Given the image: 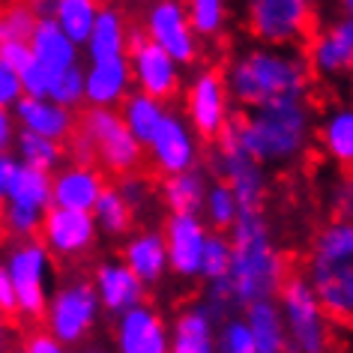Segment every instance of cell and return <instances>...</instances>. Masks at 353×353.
<instances>
[{"label":"cell","instance_id":"cell-1","mask_svg":"<svg viewBox=\"0 0 353 353\" xmlns=\"http://www.w3.org/2000/svg\"><path fill=\"white\" fill-rule=\"evenodd\" d=\"M228 96L243 111L261 105L305 99L312 93V72L303 48L279 46H245L234 51L222 69Z\"/></svg>","mask_w":353,"mask_h":353},{"label":"cell","instance_id":"cell-2","mask_svg":"<svg viewBox=\"0 0 353 353\" xmlns=\"http://www.w3.org/2000/svg\"><path fill=\"white\" fill-rule=\"evenodd\" d=\"M231 240V270H228V288H231L234 308L243 312L254 303L276 299L288 270V254L276 243L272 225L263 210H240L234 228L228 231Z\"/></svg>","mask_w":353,"mask_h":353},{"label":"cell","instance_id":"cell-3","mask_svg":"<svg viewBox=\"0 0 353 353\" xmlns=\"http://www.w3.org/2000/svg\"><path fill=\"white\" fill-rule=\"evenodd\" d=\"M317 108L308 99H285L261 105L234 120L243 147L263 168H288L308 156L314 144Z\"/></svg>","mask_w":353,"mask_h":353},{"label":"cell","instance_id":"cell-4","mask_svg":"<svg viewBox=\"0 0 353 353\" xmlns=\"http://www.w3.org/2000/svg\"><path fill=\"white\" fill-rule=\"evenodd\" d=\"M303 279L332 323H347L353 299V222L330 219L317 228L305 252Z\"/></svg>","mask_w":353,"mask_h":353},{"label":"cell","instance_id":"cell-5","mask_svg":"<svg viewBox=\"0 0 353 353\" xmlns=\"http://www.w3.org/2000/svg\"><path fill=\"white\" fill-rule=\"evenodd\" d=\"M240 15L258 46L303 48L317 24V0H240Z\"/></svg>","mask_w":353,"mask_h":353},{"label":"cell","instance_id":"cell-6","mask_svg":"<svg viewBox=\"0 0 353 353\" xmlns=\"http://www.w3.org/2000/svg\"><path fill=\"white\" fill-rule=\"evenodd\" d=\"M276 305L281 312V321H285L290 353H332V317L323 312L321 299L314 296L303 272L285 279V285L276 296Z\"/></svg>","mask_w":353,"mask_h":353},{"label":"cell","instance_id":"cell-7","mask_svg":"<svg viewBox=\"0 0 353 353\" xmlns=\"http://www.w3.org/2000/svg\"><path fill=\"white\" fill-rule=\"evenodd\" d=\"M102 321V308L96 299L90 279L69 276L51 288V296L42 312V330L63 344V347H84Z\"/></svg>","mask_w":353,"mask_h":353},{"label":"cell","instance_id":"cell-8","mask_svg":"<svg viewBox=\"0 0 353 353\" xmlns=\"http://www.w3.org/2000/svg\"><path fill=\"white\" fill-rule=\"evenodd\" d=\"M207 165L213 171V180H222L231 186L236 201H240V210H263V201L270 195V168H263L243 147V141L234 129V120L210 144Z\"/></svg>","mask_w":353,"mask_h":353},{"label":"cell","instance_id":"cell-9","mask_svg":"<svg viewBox=\"0 0 353 353\" xmlns=\"http://www.w3.org/2000/svg\"><path fill=\"white\" fill-rule=\"evenodd\" d=\"M78 132L93 150V162L102 174H135L144 165V147L132 138L120 111L111 108H84L78 114Z\"/></svg>","mask_w":353,"mask_h":353},{"label":"cell","instance_id":"cell-10","mask_svg":"<svg viewBox=\"0 0 353 353\" xmlns=\"http://www.w3.org/2000/svg\"><path fill=\"white\" fill-rule=\"evenodd\" d=\"M3 270L15 290V317L21 321H42L46 303L54 281V258L39 240H19L10 245Z\"/></svg>","mask_w":353,"mask_h":353},{"label":"cell","instance_id":"cell-11","mask_svg":"<svg viewBox=\"0 0 353 353\" xmlns=\"http://www.w3.org/2000/svg\"><path fill=\"white\" fill-rule=\"evenodd\" d=\"M48 210H51V176L19 165V171L12 176V186L6 192V201L0 204V231L12 243L37 240L39 225Z\"/></svg>","mask_w":353,"mask_h":353},{"label":"cell","instance_id":"cell-12","mask_svg":"<svg viewBox=\"0 0 353 353\" xmlns=\"http://www.w3.org/2000/svg\"><path fill=\"white\" fill-rule=\"evenodd\" d=\"M231 96H228L222 69H198L195 75L189 78L186 90H183V117L192 126V132L201 141H213L228 129V123L234 120L231 114Z\"/></svg>","mask_w":353,"mask_h":353},{"label":"cell","instance_id":"cell-13","mask_svg":"<svg viewBox=\"0 0 353 353\" xmlns=\"http://www.w3.org/2000/svg\"><path fill=\"white\" fill-rule=\"evenodd\" d=\"M141 33L165 51L176 66H195L201 57V39L195 37L183 0H150L141 21Z\"/></svg>","mask_w":353,"mask_h":353},{"label":"cell","instance_id":"cell-14","mask_svg":"<svg viewBox=\"0 0 353 353\" xmlns=\"http://www.w3.org/2000/svg\"><path fill=\"white\" fill-rule=\"evenodd\" d=\"M129 72L135 93H144L150 99L171 102L176 93H183V66H176L159 46H153L141 28L129 30Z\"/></svg>","mask_w":353,"mask_h":353},{"label":"cell","instance_id":"cell-15","mask_svg":"<svg viewBox=\"0 0 353 353\" xmlns=\"http://www.w3.org/2000/svg\"><path fill=\"white\" fill-rule=\"evenodd\" d=\"M201 156H204L201 138L192 132V126L180 111L168 108L153 141L144 147V159H150L156 174L174 176V174L192 171V168H201Z\"/></svg>","mask_w":353,"mask_h":353},{"label":"cell","instance_id":"cell-16","mask_svg":"<svg viewBox=\"0 0 353 353\" xmlns=\"http://www.w3.org/2000/svg\"><path fill=\"white\" fill-rule=\"evenodd\" d=\"M37 240L46 245L51 258L69 263V261L87 258V254L96 249V243H99V228H96L90 213L51 207L39 225Z\"/></svg>","mask_w":353,"mask_h":353},{"label":"cell","instance_id":"cell-17","mask_svg":"<svg viewBox=\"0 0 353 353\" xmlns=\"http://www.w3.org/2000/svg\"><path fill=\"white\" fill-rule=\"evenodd\" d=\"M305 60L312 78L347 81L353 72V19L339 15L326 28L314 30L305 42Z\"/></svg>","mask_w":353,"mask_h":353},{"label":"cell","instance_id":"cell-18","mask_svg":"<svg viewBox=\"0 0 353 353\" xmlns=\"http://www.w3.org/2000/svg\"><path fill=\"white\" fill-rule=\"evenodd\" d=\"M111 353H171V321L150 303L129 308L114 317Z\"/></svg>","mask_w":353,"mask_h":353},{"label":"cell","instance_id":"cell-19","mask_svg":"<svg viewBox=\"0 0 353 353\" xmlns=\"http://www.w3.org/2000/svg\"><path fill=\"white\" fill-rule=\"evenodd\" d=\"M159 231L165 236L168 272L183 281L201 279V258H204V245L210 236L204 219L195 213H168Z\"/></svg>","mask_w":353,"mask_h":353},{"label":"cell","instance_id":"cell-20","mask_svg":"<svg viewBox=\"0 0 353 353\" xmlns=\"http://www.w3.org/2000/svg\"><path fill=\"white\" fill-rule=\"evenodd\" d=\"M90 285L96 290L102 314L120 317V314H126L129 308L147 303V288L132 276V270L120 258H108V261L96 263Z\"/></svg>","mask_w":353,"mask_h":353},{"label":"cell","instance_id":"cell-21","mask_svg":"<svg viewBox=\"0 0 353 353\" xmlns=\"http://www.w3.org/2000/svg\"><path fill=\"white\" fill-rule=\"evenodd\" d=\"M105 174L96 165H75L66 162L60 171L51 174V207L93 213L96 201L105 192Z\"/></svg>","mask_w":353,"mask_h":353},{"label":"cell","instance_id":"cell-22","mask_svg":"<svg viewBox=\"0 0 353 353\" xmlns=\"http://www.w3.org/2000/svg\"><path fill=\"white\" fill-rule=\"evenodd\" d=\"M132 72L129 57H111V60H93L84 63V105L87 108H111L117 111L129 99Z\"/></svg>","mask_w":353,"mask_h":353},{"label":"cell","instance_id":"cell-23","mask_svg":"<svg viewBox=\"0 0 353 353\" xmlns=\"http://www.w3.org/2000/svg\"><path fill=\"white\" fill-rule=\"evenodd\" d=\"M12 117L19 132H30L57 144H66L78 129V111H69L51 99H37V96H21L12 108Z\"/></svg>","mask_w":353,"mask_h":353},{"label":"cell","instance_id":"cell-24","mask_svg":"<svg viewBox=\"0 0 353 353\" xmlns=\"http://www.w3.org/2000/svg\"><path fill=\"white\" fill-rule=\"evenodd\" d=\"M314 144L321 147L326 162H332L344 174H353V105L350 102H335L330 108H323V114H317Z\"/></svg>","mask_w":353,"mask_h":353},{"label":"cell","instance_id":"cell-25","mask_svg":"<svg viewBox=\"0 0 353 353\" xmlns=\"http://www.w3.org/2000/svg\"><path fill=\"white\" fill-rule=\"evenodd\" d=\"M120 261L126 263L144 288L162 285V281L171 276L168 272V252H165V236L159 228H141V231H132L126 240H123V252Z\"/></svg>","mask_w":353,"mask_h":353},{"label":"cell","instance_id":"cell-26","mask_svg":"<svg viewBox=\"0 0 353 353\" xmlns=\"http://www.w3.org/2000/svg\"><path fill=\"white\" fill-rule=\"evenodd\" d=\"M219 321L204 299L183 305L171 321V353H216Z\"/></svg>","mask_w":353,"mask_h":353},{"label":"cell","instance_id":"cell-27","mask_svg":"<svg viewBox=\"0 0 353 353\" xmlns=\"http://www.w3.org/2000/svg\"><path fill=\"white\" fill-rule=\"evenodd\" d=\"M28 46H30L33 63H37L51 81H54L57 75L69 72V69L81 66V48H78L72 39H66L63 30L42 12H39V21H37V28H33V37Z\"/></svg>","mask_w":353,"mask_h":353},{"label":"cell","instance_id":"cell-28","mask_svg":"<svg viewBox=\"0 0 353 353\" xmlns=\"http://www.w3.org/2000/svg\"><path fill=\"white\" fill-rule=\"evenodd\" d=\"M129 21L117 6H102L96 15V24L90 30V37L81 46V54L87 57V63L93 60H111V57H126L129 48Z\"/></svg>","mask_w":353,"mask_h":353},{"label":"cell","instance_id":"cell-29","mask_svg":"<svg viewBox=\"0 0 353 353\" xmlns=\"http://www.w3.org/2000/svg\"><path fill=\"white\" fill-rule=\"evenodd\" d=\"M210 186V174L204 168H192V171L162 176V186H159V198L168 213H195L201 216L204 207V195Z\"/></svg>","mask_w":353,"mask_h":353},{"label":"cell","instance_id":"cell-30","mask_svg":"<svg viewBox=\"0 0 353 353\" xmlns=\"http://www.w3.org/2000/svg\"><path fill=\"white\" fill-rule=\"evenodd\" d=\"M243 317H245V323H249L254 353H290L285 321H281L276 299H267V303H254L249 308H243Z\"/></svg>","mask_w":353,"mask_h":353},{"label":"cell","instance_id":"cell-31","mask_svg":"<svg viewBox=\"0 0 353 353\" xmlns=\"http://www.w3.org/2000/svg\"><path fill=\"white\" fill-rule=\"evenodd\" d=\"M99 10H102V0H48L42 15H48L63 30V37L72 39L81 48L87 37H90Z\"/></svg>","mask_w":353,"mask_h":353},{"label":"cell","instance_id":"cell-32","mask_svg":"<svg viewBox=\"0 0 353 353\" xmlns=\"http://www.w3.org/2000/svg\"><path fill=\"white\" fill-rule=\"evenodd\" d=\"M117 111H120V120L126 123V129L132 132V138H135L141 147H147L150 141H153V135H156L159 123L165 120L168 105L159 102V99H150V96H144V93L132 90L129 99L123 102Z\"/></svg>","mask_w":353,"mask_h":353},{"label":"cell","instance_id":"cell-33","mask_svg":"<svg viewBox=\"0 0 353 353\" xmlns=\"http://www.w3.org/2000/svg\"><path fill=\"white\" fill-rule=\"evenodd\" d=\"M12 156L19 165L33 168V171L51 176L66 165V144L30 135V132H19V138H15V144H12Z\"/></svg>","mask_w":353,"mask_h":353},{"label":"cell","instance_id":"cell-34","mask_svg":"<svg viewBox=\"0 0 353 353\" xmlns=\"http://www.w3.org/2000/svg\"><path fill=\"white\" fill-rule=\"evenodd\" d=\"M90 216L99 228V236H111V240H126L135 228V213L126 207V201L117 195L114 186H105Z\"/></svg>","mask_w":353,"mask_h":353},{"label":"cell","instance_id":"cell-35","mask_svg":"<svg viewBox=\"0 0 353 353\" xmlns=\"http://www.w3.org/2000/svg\"><path fill=\"white\" fill-rule=\"evenodd\" d=\"M240 216V201L231 192V186L222 180H210L207 195H204V207H201V219L210 231L216 234H228Z\"/></svg>","mask_w":353,"mask_h":353},{"label":"cell","instance_id":"cell-36","mask_svg":"<svg viewBox=\"0 0 353 353\" xmlns=\"http://www.w3.org/2000/svg\"><path fill=\"white\" fill-rule=\"evenodd\" d=\"M183 6L201 42L219 39L231 24V0H183Z\"/></svg>","mask_w":353,"mask_h":353},{"label":"cell","instance_id":"cell-37","mask_svg":"<svg viewBox=\"0 0 353 353\" xmlns=\"http://www.w3.org/2000/svg\"><path fill=\"white\" fill-rule=\"evenodd\" d=\"M37 21H39V10H33L28 3L10 0V3L0 6V33H3V39L30 42Z\"/></svg>","mask_w":353,"mask_h":353},{"label":"cell","instance_id":"cell-38","mask_svg":"<svg viewBox=\"0 0 353 353\" xmlns=\"http://www.w3.org/2000/svg\"><path fill=\"white\" fill-rule=\"evenodd\" d=\"M216 353H254L249 323L240 312L228 314L216 326Z\"/></svg>","mask_w":353,"mask_h":353},{"label":"cell","instance_id":"cell-39","mask_svg":"<svg viewBox=\"0 0 353 353\" xmlns=\"http://www.w3.org/2000/svg\"><path fill=\"white\" fill-rule=\"evenodd\" d=\"M228 270H231V240H228V234L210 231L207 245H204V258H201V281H204V285L219 281L228 276Z\"/></svg>","mask_w":353,"mask_h":353},{"label":"cell","instance_id":"cell-40","mask_svg":"<svg viewBox=\"0 0 353 353\" xmlns=\"http://www.w3.org/2000/svg\"><path fill=\"white\" fill-rule=\"evenodd\" d=\"M48 99L63 105L69 111H78L84 105V63L69 69V72L57 75L54 81L48 87Z\"/></svg>","mask_w":353,"mask_h":353},{"label":"cell","instance_id":"cell-41","mask_svg":"<svg viewBox=\"0 0 353 353\" xmlns=\"http://www.w3.org/2000/svg\"><path fill=\"white\" fill-rule=\"evenodd\" d=\"M114 189H117V195L126 201V207L132 210V213H144V210L150 207V201H153V183H150V176L147 174H141V171H135V174H123V176H117V183H111Z\"/></svg>","mask_w":353,"mask_h":353},{"label":"cell","instance_id":"cell-42","mask_svg":"<svg viewBox=\"0 0 353 353\" xmlns=\"http://www.w3.org/2000/svg\"><path fill=\"white\" fill-rule=\"evenodd\" d=\"M326 204L332 210V219L353 222V174H344L326 192Z\"/></svg>","mask_w":353,"mask_h":353},{"label":"cell","instance_id":"cell-43","mask_svg":"<svg viewBox=\"0 0 353 353\" xmlns=\"http://www.w3.org/2000/svg\"><path fill=\"white\" fill-rule=\"evenodd\" d=\"M10 353H72L69 347H63L54 335H48L46 330H30L28 335L21 339V344Z\"/></svg>","mask_w":353,"mask_h":353},{"label":"cell","instance_id":"cell-44","mask_svg":"<svg viewBox=\"0 0 353 353\" xmlns=\"http://www.w3.org/2000/svg\"><path fill=\"white\" fill-rule=\"evenodd\" d=\"M30 46L28 42H15V39H3V46H0V63L10 66L12 72H24V69L30 66Z\"/></svg>","mask_w":353,"mask_h":353},{"label":"cell","instance_id":"cell-45","mask_svg":"<svg viewBox=\"0 0 353 353\" xmlns=\"http://www.w3.org/2000/svg\"><path fill=\"white\" fill-rule=\"evenodd\" d=\"M21 96H24V90H21L19 72H12L10 66L0 63V108H3V111H12L15 105H19Z\"/></svg>","mask_w":353,"mask_h":353},{"label":"cell","instance_id":"cell-46","mask_svg":"<svg viewBox=\"0 0 353 353\" xmlns=\"http://www.w3.org/2000/svg\"><path fill=\"white\" fill-rule=\"evenodd\" d=\"M0 317L3 321L15 317V290H12V281L6 276L3 263H0Z\"/></svg>","mask_w":353,"mask_h":353},{"label":"cell","instance_id":"cell-47","mask_svg":"<svg viewBox=\"0 0 353 353\" xmlns=\"http://www.w3.org/2000/svg\"><path fill=\"white\" fill-rule=\"evenodd\" d=\"M15 138H19V126H15L12 111L0 108V153H12Z\"/></svg>","mask_w":353,"mask_h":353},{"label":"cell","instance_id":"cell-48","mask_svg":"<svg viewBox=\"0 0 353 353\" xmlns=\"http://www.w3.org/2000/svg\"><path fill=\"white\" fill-rule=\"evenodd\" d=\"M19 171V162H15L12 153H0V204L6 201V192L12 186V176Z\"/></svg>","mask_w":353,"mask_h":353},{"label":"cell","instance_id":"cell-49","mask_svg":"<svg viewBox=\"0 0 353 353\" xmlns=\"http://www.w3.org/2000/svg\"><path fill=\"white\" fill-rule=\"evenodd\" d=\"M0 353H10V321L0 317Z\"/></svg>","mask_w":353,"mask_h":353},{"label":"cell","instance_id":"cell-50","mask_svg":"<svg viewBox=\"0 0 353 353\" xmlns=\"http://www.w3.org/2000/svg\"><path fill=\"white\" fill-rule=\"evenodd\" d=\"M335 6H339V15H350L353 19V0H335Z\"/></svg>","mask_w":353,"mask_h":353},{"label":"cell","instance_id":"cell-51","mask_svg":"<svg viewBox=\"0 0 353 353\" xmlns=\"http://www.w3.org/2000/svg\"><path fill=\"white\" fill-rule=\"evenodd\" d=\"M78 353H111V347H102V344H84Z\"/></svg>","mask_w":353,"mask_h":353},{"label":"cell","instance_id":"cell-52","mask_svg":"<svg viewBox=\"0 0 353 353\" xmlns=\"http://www.w3.org/2000/svg\"><path fill=\"white\" fill-rule=\"evenodd\" d=\"M19 3H28V6H33V10H46V6H48V0H19Z\"/></svg>","mask_w":353,"mask_h":353},{"label":"cell","instance_id":"cell-53","mask_svg":"<svg viewBox=\"0 0 353 353\" xmlns=\"http://www.w3.org/2000/svg\"><path fill=\"white\" fill-rule=\"evenodd\" d=\"M347 90H350V105H353V72H350V78H347Z\"/></svg>","mask_w":353,"mask_h":353},{"label":"cell","instance_id":"cell-54","mask_svg":"<svg viewBox=\"0 0 353 353\" xmlns=\"http://www.w3.org/2000/svg\"><path fill=\"white\" fill-rule=\"evenodd\" d=\"M0 46H3V33H0Z\"/></svg>","mask_w":353,"mask_h":353},{"label":"cell","instance_id":"cell-55","mask_svg":"<svg viewBox=\"0 0 353 353\" xmlns=\"http://www.w3.org/2000/svg\"><path fill=\"white\" fill-rule=\"evenodd\" d=\"M0 6H3V0H0Z\"/></svg>","mask_w":353,"mask_h":353}]
</instances>
